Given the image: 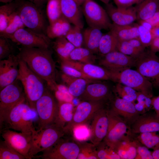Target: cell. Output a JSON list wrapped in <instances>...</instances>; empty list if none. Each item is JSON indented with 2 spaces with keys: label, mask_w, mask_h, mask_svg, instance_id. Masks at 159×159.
Here are the masks:
<instances>
[{
  "label": "cell",
  "mask_w": 159,
  "mask_h": 159,
  "mask_svg": "<svg viewBox=\"0 0 159 159\" xmlns=\"http://www.w3.org/2000/svg\"><path fill=\"white\" fill-rule=\"evenodd\" d=\"M52 52L49 48L22 47L17 56L24 61L29 68L46 82L52 91L56 88L55 64Z\"/></svg>",
  "instance_id": "obj_1"
},
{
  "label": "cell",
  "mask_w": 159,
  "mask_h": 159,
  "mask_svg": "<svg viewBox=\"0 0 159 159\" xmlns=\"http://www.w3.org/2000/svg\"><path fill=\"white\" fill-rule=\"evenodd\" d=\"M19 73L17 79L22 85L27 102L32 109L35 110L36 103L42 95L46 88L45 82L33 72L24 61L19 58Z\"/></svg>",
  "instance_id": "obj_2"
},
{
  "label": "cell",
  "mask_w": 159,
  "mask_h": 159,
  "mask_svg": "<svg viewBox=\"0 0 159 159\" xmlns=\"http://www.w3.org/2000/svg\"><path fill=\"white\" fill-rule=\"evenodd\" d=\"M35 110L32 109L26 100L15 106L9 113L4 124L6 127L25 133H33L36 130L33 121L36 114Z\"/></svg>",
  "instance_id": "obj_3"
},
{
  "label": "cell",
  "mask_w": 159,
  "mask_h": 159,
  "mask_svg": "<svg viewBox=\"0 0 159 159\" xmlns=\"http://www.w3.org/2000/svg\"><path fill=\"white\" fill-rule=\"evenodd\" d=\"M66 134L63 128L54 123L32 133L31 147L29 155L34 158L40 152H43L54 146Z\"/></svg>",
  "instance_id": "obj_4"
},
{
  "label": "cell",
  "mask_w": 159,
  "mask_h": 159,
  "mask_svg": "<svg viewBox=\"0 0 159 159\" xmlns=\"http://www.w3.org/2000/svg\"><path fill=\"white\" fill-rule=\"evenodd\" d=\"M110 72L111 80L129 87L150 97H153L152 83L137 70L129 68Z\"/></svg>",
  "instance_id": "obj_5"
},
{
  "label": "cell",
  "mask_w": 159,
  "mask_h": 159,
  "mask_svg": "<svg viewBox=\"0 0 159 159\" xmlns=\"http://www.w3.org/2000/svg\"><path fill=\"white\" fill-rule=\"evenodd\" d=\"M19 82L17 79L0 90V131L11 110L19 103L26 100L24 92Z\"/></svg>",
  "instance_id": "obj_6"
},
{
  "label": "cell",
  "mask_w": 159,
  "mask_h": 159,
  "mask_svg": "<svg viewBox=\"0 0 159 159\" xmlns=\"http://www.w3.org/2000/svg\"><path fill=\"white\" fill-rule=\"evenodd\" d=\"M40 8L29 1L20 0L17 11L25 27L46 34L45 20Z\"/></svg>",
  "instance_id": "obj_7"
},
{
  "label": "cell",
  "mask_w": 159,
  "mask_h": 159,
  "mask_svg": "<svg viewBox=\"0 0 159 159\" xmlns=\"http://www.w3.org/2000/svg\"><path fill=\"white\" fill-rule=\"evenodd\" d=\"M58 109V103L49 90L46 88L35 104V110L38 116V130L44 128L54 123Z\"/></svg>",
  "instance_id": "obj_8"
},
{
  "label": "cell",
  "mask_w": 159,
  "mask_h": 159,
  "mask_svg": "<svg viewBox=\"0 0 159 159\" xmlns=\"http://www.w3.org/2000/svg\"><path fill=\"white\" fill-rule=\"evenodd\" d=\"M109 101H83L80 103L76 108L72 120L63 127L66 134L72 133L75 126L85 124L92 119L98 110L105 107Z\"/></svg>",
  "instance_id": "obj_9"
},
{
  "label": "cell",
  "mask_w": 159,
  "mask_h": 159,
  "mask_svg": "<svg viewBox=\"0 0 159 159\" xmlns=\"http://www.w3.org/2000/svg\"><path fill=\"white\" fill-rule=\"evenodd\" d=\"M155 54L150 50L144 51L136 58L135 67L153 87L159 89V58Z\"/></svg>",
  "instance_id": "obj_10"
},
{
  "label": "cell",
  "mask_w": 159,
  "mask_h": 159,
  "mask_svg": "<svg viewBox=\"0 0 159 159\" xmlns=\"http://www.w3.org/2000/svg\"><path fill=\"white\" fill-rule=\"evenodd\" d=\"M80 143L72 139L61 138L54 146L42 152L37 158L42 159H76Z\"/></svg>",
  "instance_id": "obj_11"
},
{
  "label": "cell",
  "mask_w": 159,
  "mask_h": 159,
  "mask_svg": "<svg viewBox=\"0 0 159 159\" xmlns=\"http://www.w3.org/2000/svg\"><path fill=\"white\" fill-rule=\"evenodd\" d=\"M81 8L89 26L109 29L112 23L106 10L93 0H87Z\"/></svg>",
  "instance_id": "obj_12"
},
{
  "label": "cell",
  "mask_w": 159,
  "mask_h": 159,
  "mask_svg": "<svg viewBox=\"0 0 159 159\" xmlns=\"http://www.w3.org/2000/svg\"><path fill=\"white\" fill-rule=\"evenodd\" d=\"M9 39L27 47L47 48L51 44L50 39L46 34L35 32L27 28L19 29Z\"/></svg>",
  "instance_id": "obj_13"
},
{
  "label": "cell",
  "mask_w": 159,
  "mask_h": 159,
  "mask_svg": "<svg viewBox=\"0 0 159 159\" xmlns=\"http://www.w3.org/2000/svg\"><path fill=\"white\" fill-rule=\"evenodd\" d=\"M107 108L108 127L107 134L103 141L114 150L119 140L127 133L130 128L120 116L109 108Z\"/></svg>",
  "instance_id": "obj_14"
},
{
  "label": "cell",
  "mask_w": 159,
  "mask_h": 159,
  "mask_svg": "<svg viewBox=\"0 0 159 159\" xmlns=\"http://www.w3.org/2000/svg\"><path fill=\"white\" fill-rule=\"evenodd\" d=\"M4 140L26 159H31L29 153L31 147L32 133L18 132L9 129L1 131Z\"/></svg>",
  "instance_id": "obj_15"
},
{
  "label": "cell",
  "mask_w": 159,
  "mask_h": 159,
  "mask_svg": "<svg viewBox=\"0 0 159 159\" xmlns=\"http://www.w3.org/2000/svg\"><path fill=\"white\" fill-rule=\"evenodd\" d=\"M136 58L118 51L110 52L103 56L99 64L110 72H117L135 67Z\"/></svg>",
  "instance_id": "obj_16"
},
{
  "label": "cell",
  "mask_w": 159,
  "mask_h": 159,
  "mask_svg": "<svg viewBox=\"0 0 159 159\" xmlns=\"http://www.w3.org/2000/svg\"><path fill=\"white\" fill-rule=\"evenodd\" d=\"M109 102L108 108L122 117L129 128L140 115L135 108V102L123 99L115 94L110 99Z\"/></svg>",
  "instance_id": "obj_17"
},
{
  "label": "cell",
  "mask_w": 159,
  "mask_h": 159,
  "mask_svg": "<svg viewBox=\"0 0 159 159\" xmlns=\"http://www.w3.org/2000/svg\"><path fill=\"white\" fill-rule=\"evenodd\" d=\"M92 119L90 140L91 143L97 146L103 140L107 134L109 121L107 108L98 110Z\"/></svg>",
  "instance_id": "obj_18"
},
{
  "label": "cell",
  "mask_w": 159,
  "mask_h": 159,
  "mask_svg": "<svg viewBox=\"0 0 159 159\" xmlns=\"http://www.w3.org/2000/svg\"><path fill=\"white\" fill-rule=\"evenodd\" d=\"M19 58L13 54L0 61V90L17 79L19 73Z\"/></svg>",
  "instance_id": "obj_19"
},
{
  "label": "cell",
  "mask_w": 159,
  "mask_h": 159,
  "mask_svg": "<svg viewBox=\"0 0 159 159\" xmlns=\"http://www.w3.org/2000/svg\"><path fill=\"white\" fill-rule=\"evenodd\" d=\"M159 132V117L156 113L147 112L139 115L130 126L128 132L133 135Z\"/></svg>",
  "instance_id": "obj_20"
},
{
  "label": "cell",
  "mask_w": 159,
  "mask_h": 159,
  "mask_svg": "<svg viewBox=\"0 0 159 159\" xmlns=\"http://www.w3.org/2000/svg\"><path fill=\"white\" fill-rule=\"evenodd\" d=\"M106 10L113 23L118 25H131L137 20L136 6L127 8L115 7L108 4Z\"/></svg>",
  "instance_id": "obj_21"
},
{
  "label": "cell",
  "mask_w": 159,
  "mask_h": 159,
  "mask_svg": "<svg viewBox=\"0 0 159 159\" xmlns=\"http://www.w3.org/2000/svg\"><path fill=\"white\" fill-rule=\"evenodd\" d=\"M61 62L77 69L92 80H111L110 72L101 66L70 60L61 61Z\"/></svg>",
  "instance_id": "obj_22"
},
{
  "label": "cell",
  "mask_w": 159,
  "mask_h": 159,
  "mask_svg": "<svg viewBox=\"0 0 159 159\" xmlns=\"http://www.w3.org/2000/svg\"><path fill=\"white\" fill-rule=\"evenodd\" d=\"M112 95L110 87L107 84L98 81L88 84L79 97L82 101H108Z\"/></svg>",
  "instance_id": "obj_23"
},
{
  "label": "cell",
  "mask_w": 159,
  "mask_h": 159,
  "mask_svg": "<svg viewBox=\"0 0 159 159\" xmlns=\"http://www.w3.org/2000/svg\"><path fill=\"white\" fill-rule=\"evenodd\" d=\"M61 4L63 15L71 24L82 29L83 15L80 6L74 0H61Z\"/></svg>",
  "instance_id": "obj_24"
},
{
  "label": "cell",
  "mask_w": 159,
  "mask_h": 159,
  "mask_svg": "<svg viewBox=\"0 0 159 159\" xmlns=\"http://www.w3.org/2000/svg\"><path fill=\"white\" fill-rule=\"evenodd\" d=\"M114 150L121 159H135L137 149L133 135L129 133L125 135L117 142Z\"/></svg>",
  "instance_id": "obj_25"
},
{
  "label": "cell",
  "mask_w": 159,
  "mask_h": 159,
  "mask_svg": "<svg viewBox=\"0 0 159 159\" xmlns=\"http://www.w3.org/2000/svg\"><path fill=\"white\" fill-rule=\"evenodd\" d=\"M61 78L67 87L69 93L74 97H80L83 93L89 84L99 81L82 78L73 77L63 73Z\"/></svg>",
  "instance_id": "obj_26"
},
{
  "label": "cell",
  "mask_w": 159,
  "mask_h": 159,
  "mask_svg": "<svg viewBox=\"0 0 159 159\" xmlns=\"http://www.w3.org/2000/svg\"><path fill=\"white\" fill-rule=\"evenodd\" d=\"M84 47L94 54L99 52L100 40L103 35L101 30L89 26L82 32Z\"/></svg>",
  "instance_id": "obj_27"
},
{
  "label": "cell",
  "mask_w": 159,
  "mask_h": 159,
  "mask_svg": "<svg viewBox=\"0 0 159 159\" xmlns=\"http://www.w3.org/2000/svg\"><path fill=\"white\" fill-rule=\"evenodd\" d=\"M71 26L70 22L62 15L47 26L46 34L50 39L65 37Z\"/></svg>",
  "instance_id": "obj_28"
},
{
  "label": "cell",
  "mask_w": 159,
  "mask_h": 159,
  "mask_svg": "<svg viewBox=\"0 0 159 159\" xmlns=\"http://www.w3.org/2000/svg\"><path fill=\"white\" fill-rule=\"evenodd\" d=\"M120 26L112 23L109 29L118 40H129L138 38V24Z\"/></svg>",
  "instance_id": "obj_29"
},
{
  "label": "cell",
  "mask_w": 159,
  "mask_h": 159,
  "mask_svg": "<svg viewBox=\"0 0 159 159\" xmlns=\"http://www.w3.org/2000/svg\"><path fill=\"white\" fill-rule=\"evenodd\" d=\"M135 6L137 20H147L159 10V0H144Z\"/></svg>",
  "instance_id": "obj_30"
},
{
  "label": "cell",
  "mask_w": 159,
  "mask_h": 159,
  "mask_svg": "<svg viewBox=\"0 0 159 159\" xmlns=\"http://www.w3.org/2000/svg\"><path fill=\"white\" fill-rule=\"evenodd\" d=\"M57 115L54 123L63 127L72 120L74 105L72 102H58Z\"/></svg>",
  "instance_id": "obj_31"
},
{
  "label": "cell",
  "mask_w": 159,
  "mask_h": 159,
  "mask_svg": "<svg viewBox=\"0 0 159 159\" xmlns=\"http://www.w3.org/2000/svg\"><path fill=\"white\" fill-rule=\"evenodd\" d=\"M20 0L5 4L0 6V33L7 26L19 6Z\"/></svg>",
  "instance_id": "obj_32"
},
{
  "label": "cell",
  "mask_w": 159,
  "mask_h": 159,
  "mask_svg": "<svg viewBox=\"0 0 159 159\" xmlns=\"http://www.w3.org/2000/svg\"><path fill=\"white\" fill-rule=\"evenodd\" d=\"M53 47L61 61L69 59L71 53L75 48L65 37L55 39Z\"/></svg>",
  "instance_id": "obj_33"
},
{
  "label": "cell",
  "mask_w": 159,
  "mask_h": 159,
  "mask_svg": "<svg viewBox=\"0 0 159 159\" xmlns=\"http://www.w3.org/2000/svg\"><path fill=\"white\" fill-rule=\"evenodd\" d=\"M95 54L85 47H75L71 53L68 60L82 63L94 64L96 59Z\"/></svg>",
  "instance_id": "obj_34"
},
{
  "label": "cell",
  "mask_w": 159,
  "mask_h": 159,
  "mask_svg": "<svg viewBox=\"0 0 159 159\" xmlns=\"http://www.w3.org/2000/svg\"><path fill=\"white\" fill-rule=\"evenodd\" d=\"M118 42V39L110 32L103 34L100 42L99 53L103 56L112 52L117 50Z\"/></svg>",
  "instance_id": "obj_35"
},
{
  "label": "cell",
  "mask_w": 159,
  "mask_h": 159,
  "mask_svg": "<svg viewBox=\"0 0 159 159\" xmlns=\"http://www.w3.org/2000/svg\"><path fill=\"white\" fill-rule=\"evenodd\" d=\"M25 27L17 9L7 27L2 32L0 33V37L9 39L18 30Z\"/></svg>",
  "instance_id": "obj_36"
},
{
  "label": "cell",
  "mask_w": 159,
  "mask_h": 159,
  "mask_svg": "<svg viewBox=\"0 0 159 159\" xmlns=\"http://www.w3.org/2000/svg\"><path fill=\"white\" fill-rule=\"evenodd\" d=\"M113 91L119 97L133 102L136 100L139 92L129 87L119 83L114 87Z\"/></svg>",
  "instance_id": "obj_37"
},
{
  "label": "cell",
  "mask_w": 159,
  "mask_h": 159,
  "mask_svg": "<svg viewBox=\"0 0 159 159\" xmlns=\"http://www.w3.org/2000/svg\"><path fill=\"white\" fill-rule=\"evenodd\" d=\"M46 13L49 24L61 17L63 15L61 0H48L46 6Z\"/></svg>",
  "instance_id": "obj_38"
},
{
  "label": "cell",
  "mask_w": 159,
  "mask_h": 159,
  "mask_svg": "<svg viewBox=\"0 0 159 159\" xmlns=\"http://www.w3.org/2000/svg\"><path fill=\"white\" fill-rule=\"evenodd\" d=\"M133 135L135 138L149 149H154L159 146V135L156 132H147Z\"/></svg>",
  "instance_id": "obj_39"
},
{
  "label": "cell",
  "mask_w": 159,
  "mask_h": 159,
  "mask_svg": "<svg viewBox=\"0 0 159 159\" xmlns=\"http://www.w3.org/2000/svg\"><path fill=\"white\" fill-rule=\"evenodd\" d=\"M19 153L4 140H0V159H24Z\"/></svg>",
  "instance_id": "obj_40"
},
{
  "label": "cell",
  "mask_w": 159,
  "mask_h": 159,
  "mask_svg": "<svg viewBox=\"0 0 159 159\" xmlns=\"http://www.w3.org/2000/svg\"><path fill=\"white\" fill-rule=\"evenodd\" d=\"M82 29L73 25L65 37L75 47H81L83 44V36Z\"/></svg>",
  "instance_id": "obj_41"
},
{
  "label": "cell",
  "mask_w": 159,
  "mask_h": 159,
  "mask_svg": "<svg viewBox=\"0 0 159 159\" xmlns=\"http://www.w3.org/2000/svg\"><path fill=\"white\" fill-rule=\"evenodd\" d=\"M96 147L98 159H121L116 152L107 145L103 141Z\"/></svg>",
  "instance_id": "obj_42"
},
{
  "label": "cell",
  "mask_w": 159,
  "mask_h": 159,
  "mask_svg": "<svg viewBox=\"0 0 159 159\" xmlns=\"http://www.w3.org/2000/svg\"><path fill=\"white\" fill-rule=\"evenodd\" d=\"M77 159H98L96 147L92 143H80V150Z\"/></svg>",
  "instance_id": "obj_43"
},
{
  "label": "cell",
  "mask_w": 159,
  "mask_h": 159,
  "mask_svg": "<svg viewBox=\"0 0 159 159\" xmlns=\"http://www.w3.org/2000/svg\"><path fill=\"white\" fill-rule=\"evenodd\" d=\"M152 98L139 92L135 103V108L140 115L148 112L153 107Z\"/></svg>",
  "instance_id": "obj_44"
},
{
  "label": "cell",
  "mask_w": 159,
  "mask_h": 159,
  "mask_svg": "<svg viewBox=\"0 0 159 159\" xmlns=\"http://www.w3.org/2000/svg\"><path fill=\"white\" fill-rule=\"evenodd\" d=\"M72 132L74 139L80 142L90 139L91 135V128L86 123L75 126L72 129Z\"/></svg>",
  "instance_id": "obj_45"
},
{
  "label": "cell",
  "mask_w": 159,
  "mask_h": 159,
  "mask_svg": "<svg viewBox=\"0 0 159 159\" xmlns=\"http://www.w3.org/2000/svg\"><path fill=\"white\" fill-rule=\"evenodd\" d=\"M117 50L124 54L135 58L142 53L135 49L128 40H118Z\"/></svg>",
  "instance_id": "obj_46"
},
{
  "label": "cell",
  "mask_w": 159,
  "mask_h": 159,
  "mask_svg": "<svg viewBox=\"0 0 159 159\" xmlns=\"http://www.w3.org/2000/svg\"><path fill=\"white\" fill-rule=\"evenodd\" d=\"M138 27L139 39L145 48L150 47L155 38L151 32L146 29L140 24H138Z\"/></svg>",
  "instance_id": "obj_47"
},
{
  "label": "cell",
  "mask_w": 159,
  "mask_h": 159,
  "mask_svg": "<svg viewBox=\"0 0 159 159\" xmlns=\"http://www.w3.org/2000/svg\"><path fill=\"white\" fill-rule=\"evenodd\" d=\"M54 91L55 97L58 102H71L73 97L69 93L66 85L57 84Z\"/></svg>",
  "instance_id": "obj_48"
},
{
  "label": "cell",
  "mask_w": 159,
  "mask_h": 159,
  "mask_svg": "<svg viewBox=\"0 0 159 159\" xmlns=\"http://www.w3.org/2000/svg\"><path fill=\"white\" fill-rule=\"evenodd\" d=\"M61 69L63 73L67 75L76 78L93 80L77 69L62 62L61 63Z\"/></svg>",
  "instance_id": "obj_49"
},
{
  "label": "cell",
  "mask_w": 159,
  "mask_h": 159,
  "mask_svg": "<svg viewBox=\"0 0 159 159\" xmlns=\"http://www.w3.org/2000/svg\"><path fill=\"white\" fill-rule=\"evenodd\" d=\"M133 135L137 149V154L135 159H153L152 152L149 150V148L135 138Z\"/></svg>",
  "instance_id": "obj_50"
},
{
  "label": "cell",
  "mask_w": 159,
  "mask_h": 159,
  "mask_svg": "<svg viewBox=\"0 0 159 159\" xmlns=\"http://www.w3.org/2000/svg\"><path fill=\"white\" fill-rule=\"evenodd\" d=\"M3 37L0 38V60L8 58L12 54V48L8 39Z\"/></svg>",
  "instance_id": "obj_51"
},
{
  "label": "cell",
  "mask_w": 159,
  "mask_h": 159,
  "mask_svg": "<svg viewBox=\"0 0 159 159\" xmlns=\"http://www.w3.org/2000/svg\"><path fill=\"white\" fill-rule=\"evenodd\" d=\"M144 0H113L116 6L119 8H127L137 5Z\"/></svg>",
  "instance_id": "obj_52"
},
{
  "label": "cell",
  "mask_w": 159,
  "mask_h": 159,
  "mask_svg": "<svg viewBox=\"0 0 159 159\" xmlns=\"http://www.w3.org/2000/svg\"><path fill=\"white\" fill-rule=\"evenodd\" d=\"M128 41L133 47L140 52L142 53L145 51V47L143 45L138 37L132 39Z\"/></svg>",
  "instance_id": "obj_53"
},
{
  "label": "cell",
  "mask_w": 159,
  "mask_h": 159,
  "mask_svg": "<svg viewBox=\"0 0 159 159\" xmlns=\"http://www.w3.org/2000/svg\"><path fill=\"white\" fill-rule=\"evenodd\" d=\"M146 21L153 27L159 26V10L151 18Z\"/></svg>",
  "instance_id": "obj_54"
},
{
  "label": "cell",
  "mask_w": 159,
  "mask_h": 159,
  "mask_svg": "<svg viewBox=\"0 0 159 159\" xmlns=\"http://www.w3.org/2000/svg\"><path fill=\"white\" fill-rule=\"evenodd\" d=\"M150 47L152 52L155 53L159 52V37H155Z\"/></svg>",
  "instance_id": "obj_55"
},
{
  "label": "cell",
  "mask_w": 159,
  "mask_h": 159,
  "mask_svg": "<svg viewBox=\"0 0 159 159\" xmlns=\"http://www.w3.org/2000/svg\"><path fill=\"white\" fill-rule=\"evenodd\" d=\"M153 107L158 116L159 114V95L152 98Z\"/></svg>",
  "instance_id": "obj_56"
},
{
  "label": "cell",
  "mask_w": 159,
  "mask_h": 159,
  "mask_svg": "<svg viewBox=\"0 0 159 159\" xmlns=\"http://www.w3.org/2000/svg\"><path fill=\"white\" fill-rule=\"evenodd\" d=\"M34 4L37 7L40 8L48 0H25Z\"/></svg>",
  "instance_id": "obj_57"
},
{
  "label": "cell",
  "mask_w": 159,
  "mask_h": 159,
  "mask_svg": "<svg viewBox=\"0 0 159 159\" xmlns=\"http://www.w3.org/2000/svg\"><path fill=\"white\" fill-rule=\"evenodd\" d=\"M139 24L142 26L147 30L151 31L153 27L146 20L140 21Z\"/></svg>",
  "instance_id": "obj_58"
},
{
  "label": "cell",
  "mask_w": 159,
  "mask_h": 159,
  "mask_svg": "<svg viewBox=\"0 0 159 159\" xmlns=\"http://www.w3.org/2000/svg\"><path fill=\"white\" fill-rule=\"evenodd\" d=\"M152 155L153 159H159V146L153 149Z\"/></svg>",
  "instance_id": "obj_59"
},
{
  "label": "cell",
  "mask_w": 159,
  "mask_h": 159,
  "mask_svg": "<svg viewBox=\"0 0 159 159\" xmlns=\"http://www.w3.org/2000/svg\"><path fill=\"white\" fill-rule=\"evenodd\" d=\"M151 32L155 38L159 37V26L153 27Z\"/></svg>",
  "instance_id": "obj_60"
},
{
  "label": "cell",
  "mask_w": 159,
  "mask_h": 159,
  "mask_svg": "<svg viewBox=\"0 0 159 159\" xmlns=\"http://www.w3.org/2000/svg\"><path fill=\"white\" fill-rule=\"evenodd\" d=\"M79 6H82L87 0H74Z\"/></svg>",
  "instance_id": "obj_61"
},
{
  "label": "cell",
  "mask_w": 159,
  "mask_h": 159,
  "mask_svg": "<svg viewBox=\"0 0 159 159\" xmlns=\"http://www.w3.org/2000/svg\"><path fill=\"white\" fill-rule=\"evenodd\" d=\"M15 0H0V2L5 4H6L12 2Z\"/></svg>",
  "instance_id": "obj_62"
},
{
  "label": "cell",
  "mask_w": 159,
  "mask_h": 159,
  "mask_svg": "<svg viewBox=\"0 0 159 159\" xmlns=\"http://www.w3.org/2000/svg\"><path fill=\"white\" fill-rule=\"evenodd\" d=\"M104 4H109L110 0H99Z\"/></svg>",
  "instance_id": "obj_63"
},
{
  "label": "cell",
  "mask_w": 159,
  "mask_h": 159,
  "mask_svg": "<svg viewBox=\"0 0 159 159\" xmlns=\"http://www.w3.org/2000/svg\"><path fill=\"white\" fill-rule=\"evenodd\" d=\"M158 117H159V115H158Z\"/></svg>",
  "instance_id": "obj_64"
}]
</instances>
